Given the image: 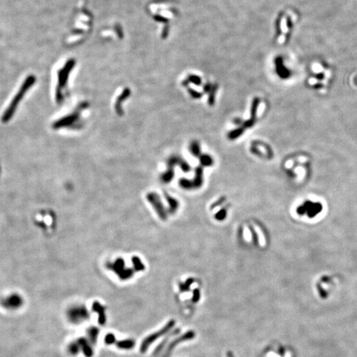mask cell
<instances>
[{"label":"cell","mask_w":357,"mask_h":357,"mask_svg":"<svg viewBox=\"0 0 357 357\" xmlns=\"http://www.w3.org/2000/svg\"><path fill=\"white\" fill-rule=\"evenodd\" d=\"M108 268L118 274L121 279H129V277H131L132 274L131 270L125 268L124 261L122 259H117L114 262L109 263Z\"/></svg>","instance_id":"1"},{"label":"cell","mask_w":357,"mask_h":357,"mask_svg":"<svg viewBox=\"0 0 357 357\" xmlns=\"http://www.w3.org/2000/svg\"><path fill=\"white\" fill-rule=\"evenodd\" d=\"M34 80H35L34 78L31 77V78L28 79V80L26 81L25 84H24L22 86L21 90H20V91L18 92V95L16 96L15 99H13V103L10 104V107L8 108V109L7 113H5L4 117H3V121H4V122H8V121L10 119V118H11L12 115H13V112L15 110V108L17 107V104H18V103L19 100H20V99H22V97L23 96V94H24V92H25L26 90H28V88L30 87V85L33 83V82H34Z\"/></svg>","instance_id":"2"},{"label":"cell","mask_w":357,"mask_h":357,"mask_svg":"<svg viewBox=\"0 0 357 357\" xmlns=\"http://www.w3.org/2000/svg\"><path fill=\"white\" fill-rule=\"evenodd\" d=\"M23 303L22 298L18 294H12L3 301V305L6 309H15L21 306Z\"/></svg>","instance_id":"3"},{"label":"cell","mask_w":357,"mask_h":357,"mask_svg":"<svg viewBox=\"0 0 357 357\" xmlns=\"http://www.w3.org/2000/svg\"><path fill=\"white\" fill-rule=\"evenodd\" d=\"M87 310L84 309L83 307H75V308H72L69 310V318H71L73 322H80V319L79 318V315L80 316L81 318H83V320H84L85 318H87L88 314H87Z\"/></svg>","instance_id":"4"}]
</instances>
